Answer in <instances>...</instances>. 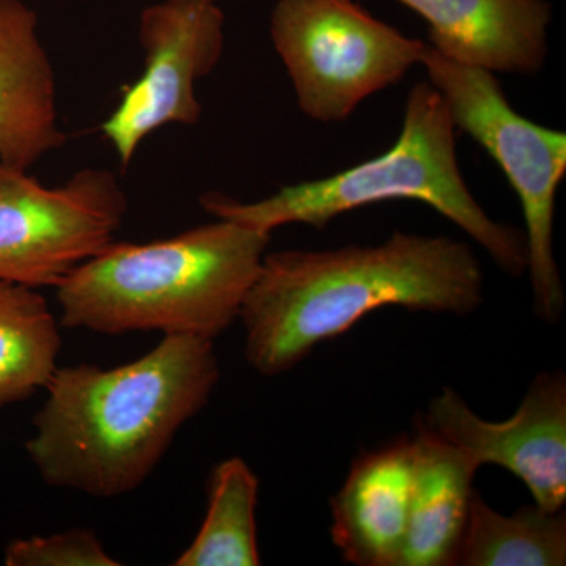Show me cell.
Wrapping results in <instances>:
<instances>
[{"instance_id": "9", "label": "cell", "mask_w": 566, "mask_h": 566, "mask_svg": "<svg viewBox=\"0 0 566 566\" xmlns=\"http://www.w3.org/2000/svg\"><path fill=\"white\" fill-rule=\"evenodd\" d=\"M417 428L453 447L476 469L499 465L531 491L534 504L560 512L566 502V378L536 375L515 415L504 422L476 416L452 387L431 398Z\"/></svg>"}, {"instance_id": "3", "label": "cell", "mask_w": 566, "mask_h": 566, "mask_svg": "<svg viewBox=\"0 0 566 566\" xmlns=\"http://www.w3.org/2000/svg\"><path fill=\"white\" fill-rule=\"evenodd\" d=\"M271 233L216 218L147 244L115 243L55 289L63 326L210 338L240 319Z\"/></svg>"}, {"instance_id": "12", "label": "cell", "mask_w": 566, "mask_h": 566, "mask_svg": "<svg viewBox=\"0 0 566 566\" xmlns=\"http://www.w3.org/2000/svg\"><path fill=\"white\" fill-rule=\"evenodd\" d=\"M65 142L39 18L22 0H0V164L29 170Z\"/></svg>"}, {"instance_id": "14", "label": "cell", "mask_w": 566, "mask_h": 566, "mask_svg": "<svg viewBox=\"0 0 566 566\" xmlns=\"http://www.w3.org/2000/svg\"><path fill=\"white\" fill-rule=\"evenodd\" d=\"M566 516L538 505L517 509L512 516L495 512L474 493L455 564L460 566H564Z\"/></svg>"}, {"instance_id": "16", "label": "cell", "mask_w": 566, "mask_h": 566, "mask_svg": "<svg viewBox=\"0 0 566 566\" xmlns=\"http://www.w3.org/2000/svg\"><path fill=\"white\" fill-rule=\"evenodd\" d=\"M259 476L241 458L216 465L208 482V510L202 527L177 566H256Z\"/></svg>"}, {"instance_id": "13", "label": "cell", "mask_w": 566, "mask_h": 566, "mask_svg": "<svg viewBox=\"0 0 566 566\" xmlns=\"http://www.w3.org/2000/svg\"><path fill=\"white\" fill-rule=\"evenodd\" d=\"M412 438L415 475L401 566H453L479 469L422 428Z\"/></svg>"}, {"instance_id": "18", "label": "cell", "mask_w": 566, "mask_h": 566, "mask_svg": "<svg viewBox=\"0 0 566 566\" xmlns=\"http://www.w3.org/2000/svg\"><path fill=\"white\" fill-rule=\"evenodd\" d=\"M211 2H219V0H211Z\"/></svg>"}, {"instance_id": "4", "label": "cell", "mask_w": 566, "mask_h": 566, "mask_svg": "<svg viewBox=\"0 0 566 566\" xmlns=\"http://www.w3.org/2000/svg\"><path fill=\"white\" fill-rule=\"evenodd\" d=\"M449 107L428 81L406 98L403 125L389 150L318 180L282 186L259 202L205 193V211L219 219L273 233L289 223L324 230L345 212L392 200H416L455 223L512 277L527 273L524 233L494 221L465 185Z\"/></svg>"}, {"instance_id": "11", "label": "cell", "mask_w": 566, "mask_h": 566, "mask_svg": "<svg viewBox=\"0 0 566 566\" xmlns=\"http://www.w3.org/2000/svg\"><path fill=\"white\" fill-rule=\"evenodd\" d=\"M415 461L412 436L354 461L331 499V538L346 564L401 566Z\"/></svg>"}, {"instance_id": "17", "label": "cell", "mask_w": 566, "mask_h": 566, "mask_svg": "<svg viewBox=\"0 0 566 566\" xmlns=\"http://www.w3.org/2000/svg\"><path fill=\"white\" fill-rule=\"evenodd\" d=\"M7 566H117L98 536L87 528L14 538L3 551Z\"/></svg>"}, {"instance_id": "2", "label": "cell", "mask_w": 566, "mask_h": 566, "mask_svg": "<svg viewBox=\"0 0 566 566\" xmlns=\"http://www.w3.org/2000/svg\"><path fill=\"white\" fill-rule=\"evenodd\" d=\"M214 340L164 335L132 364L55 368L25 444L50 486L93 497L139 488L219 382Z\"/></svg>"}, {"instance_id": "5", "label": "cell", "mask_w": 566, "mask_h": 566, "mask_svg": "<svg viewBox=\"0 0 566 566\" xmlns=\"http://www.w3.org/2000/svg\"><path fill=\"white\" fill-rule=\"evenodd\" d=\"M420 65L441 93L457 132L488 153L520 199L534 312L543 323L560 322L566 296L554 255V218L566 175V134L520 114L497 74L449 61L430 44Z\"/></svg>"}, {"instance_id": "6", "label": "cell", "mask_w": 566, "mask_h": 566, "mask_svg": "<svg viewBox=\"0 0 566 566\" xmlns=\"http://www.w3.org/2000/svg\"><path fill=\"white\" fill-rule=\"evenodd\" d=\"M270 35L297 107L319 123L348 120L365 99L403 81L428 46L356 0H277Z\"/></svg>"}, {"instance_id": "15", "label": "cell", "mask_w": 566, "mask_h": 566, "mask_svg": "<svg viewBox=\"0 0 566 566\" xmlns=\"http://www.w3.org/2000/svg\"><path fill=\"white\" fill-rule=\"evenodd\" d=\"M61 346L48 301L31 286L0 281V409L46 387Z\"/></svg>"}, {"instance_id": "1", "label": "cell", "mask_w": 566, "mask_h": 566, "mask_svg": "<svg viewBox=\"0 0 566 566\" xmlns=\"http://www.w3.org/2000/svg\"><path fill=\"white\" fill-rule=\"evenodd\" d=\"M483 300L482 263L455 238L397 230L374 245L266 252L241 307L244 357L283 375L379 308L464 316Z\"/></svg>"}, {"instance_id": "10", "label": "cell", "mask_w": 566, "mask_h": 566, "mask_svg": "<svg viewBox=\"0 0 566 566\" xmlns=\"http://www.w3.org/2000/svg\"><path fill=\"white\" fill-rule=\"evenodd\" d=\"M428 24V44L449 61L493 74L534 76L545 66L549 0H395Z\"/></svg>"}, {"instance_id": "8", "label": "cell", "mask_w": 566, "mask_h": 566, "mask_svg": "<svg viewBox=\"0 0 566 566\" xmlns=\"http://www.w3.org/2000/svg\"><path fill=\"white\" fill-rule=\"evenodd\" d=\"M223 25V11L211 0H164L142 11L144 71L123 91L118 106L102 125L123 169L150 134L200 120L196 85L221 61Z\"/></svg>"}, {"instance_id": "7", "label": "cell", "mask_w": 566, "mask_h": 566, "mask_svg": "<svg viewBox=\"0 0 566 566\" xmlns=\"http://www.w3.org/2000/svg\"><path fill=\"white\" fill-rule=\"evenodd\" d=\"M0 164V281L57 286L114 241L128 200L106 169H84L48 188Z\"/></svg>"}]
</instances>
